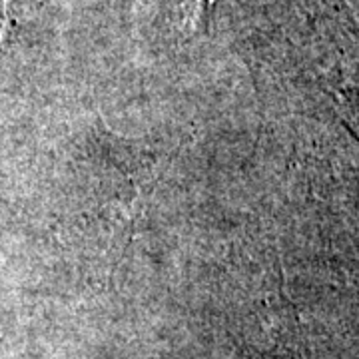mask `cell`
<instances>
[{
  "instance_id": "cell-1",
  "label": "cell",
  "mask_w": 359,
  "mask_h": 359,
  "mask_svg": "<svg viewBox=\"0 0 359 359\" xmlns=\"http://www.w3.org/2000/svg\"><path fill=\"white\" fill-rule=\"evenodd\" d=\"M2 8H0V34H2V26H4V20H2Z\"/></svg>"
}]
</instances>
